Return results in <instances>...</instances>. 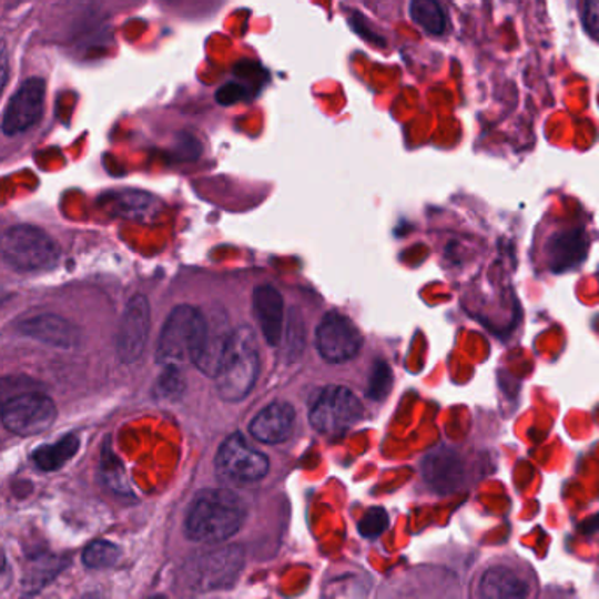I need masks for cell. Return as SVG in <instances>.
<instances>
[{"label": "cell", "mask_w": 599, "mask_h": 599, "mask_svg": "<svg viewBox=\"0 0 599 599\" xmlns=\"http://www.w3.org/2000/svg\"><path fill=\"white\" fill-rule=\"evenodd\" d=\"M44 93H47V87H44V81L39 80V78L27 80L18 89V92L8 102L4 116H2L4 134H22V132L34 128L35 123L43 116Z\"/></svg>", "instance_id": "30bf717a"}, {"label": "cell", "mask_w": 599, "mask_h": 599, "mask_svg": "<svg viewBox=\"0 0 599 599\" xmlns=\"http://www.w3.org/2000/svg\"><path fill=\"white\" fill-rule=\"evenodd\" d=\"M390 385H393V373H390V367L385 363H376L373 366L372 378H369V388H367V396L373 397V399H384L387 396L388 390H390Z\"/></svg>", "instance_id": "7402d4cb"}, {"label": "cell", "mask_w": 599, "mask_h": 599, "mask_svg": "<svg viewBox=\"0 0 599 599\" xmlns=\"http://www.w3.org/2000/svg\"><path fill=\"white\" fill-rule=\"evenodd\" d=\"M589 237L582 229H573L556 234L547 245V261L554 273H566L582 264L587 257Z\"/></svg>", "instance_id": "9a60e30c"}, {"label": "cell", "mask_w": 599, "mask_h": 599, "mask_svg": "<svg viewBox=\"0 0 599 599\" xmlns=\"http://www.w3.org/2000/svg\"><path fill=\"white\" fill-rule=\"evenodd\" d=\"M204 312L182 304L176 306L165 318L161 338L156 345V361L167 369H177L185 363H192L203 338Z\"/></svg>", "instance_id": "3957f363"}, {"label": "cell", "mask_w": 599, "mask_h": 599, "mask_svg": "<svg viewBox=\"0 0 599 599\" xmlns=\"http://www.w3.org/2000/svg\"><path fill=\"white\" fill-rule=\"evenodd\" d=\"M78 448H80V438L77 435H68L64 438L59 439L57 444L44 445L39 447L38 450L32 454V463L35 468L41 471H57L62 468L65 463L77 456Z\"/></svg>", "instance_id": "d6986e66"}, {"label": "cell", "mask_w": 599, "mask_h": 599, "mask_svg": "<svg viewBox=\"0 0 599 599\" xmlns=\"http://www.w3.org/2000/svg\"><path fill=\"white\" fill-rule=\"evenodd\" d=\"M152 599H165L164 596H153Z\"/></svg>", "instance_id": "83f0119b"}, {"label": "cell", "mask_w": 599, "mask_h": 599, "mask_svg": "<svg viewBox=\"0 0 599 599\" xmlns=\"http://www.w3.org/2000/svg\"><path fill=\"white\" fill-rule=\"evenodd\" d=\"M528 583L508 568H490L480 580V599H526Z\"/></svg>", "instance_id": "e0dca14e"}, {"label": "cell", "mask_w": 599, "mask_h": 599, "mask_svg": "<svg viewBox=\"0 0 599 599\" xmlns=\"http://www.w3.org/2000/svg\"><path fill=\"white\" fill-rule=\"evenodd\" d=\"M387 526L388 517L385 510L375 508V510H369L364 515L363 520L359 522V531L366 538H376V536H380L385 531Z\"/></svg>", "instance_id": "603a6c76"}, {"label": "cell", "mask_w": 599, "mask_h": 599, "mask_svg": "<svg viewBox=\"0 0 599 599\" xmlns=\"http://www.w3.org/2000/svg\"><path fill=\"white\" fill-rule=\"evenodd\" d=\"M57 406L50 396L35 388L0 405V420L18 436L41 435L55 423Z\"/></svg>", "instance_id": "5b68a950"}, {"label": "cell", "mask_w": 599, "mask_h": 599, "mask_svg": "<svg viewBox=\"0 0 599 599\" xmlns=\"http://www.w3.org/2000/svg\"><path fill=\"white\" fill-rule=\"evenodd\" d=\"M23 334L48 345L60 346V348H71L77 342V327L64 318L55 315H38L23 322Z\"/></svg>", "instance_id": "2e32d148"}, {"label": "cell", "mask_w": 599, "mask_h": 599, "mask_svg": "<svg viewBox=\"0 0 599 599\" xmlns=\"http://www.w3.org/2000/svg\"><path fill=\"white\" fill-rule=\"evenodd\" d=\"M409 14L414 18V22L429 34L441 35L447 30L445 11L435 0H415L409 6Z\"/></svg>", "instance_id": "ffe728a7"}, {"label": "cell", "mask_w": 599, "mask_h": 599, "mask_svg": "<svg viewBox=\"0 0 599 599\" xmlns=\"http://www.w3.org/2000/svg\"><path fill=\"white\" fill-rule=\"evenodd\" d=\"M241 552L236 547L204 554L192 568L194 583L201 589H219L233 582L240 573Z\"/></svg>", "instance_id": "7c38bea8"}, {"label": "cell", "mask_w": 599, "mask_h": 599, "mask_svg": "<svg viewBox=\"0 0 599 599\" xmlns=\"http://www.w3.org/2000/svg\"><path fill=\"white\" fill-rule=\"evenodd\" d=\"M363 405L351 388L329 385L322 388L309 409V423L324 435H342L359 423Z\"/></svg>", "instance_id": "8992f818"}, {"label": "cell", "mask_w": 599, "mask_h": 599, "mask_svg": "<svg viewBox=\"0 0 599 599\" xmlns=\"http://www.w3.org/2000/svg\"><path fill=\"white\" fill-rule=\"evenodd\" d=\"M150 304L144 296H135L128 304L116 333V352L123 363H134L143 355L149 342Z\"/></svg>", "instance_id": "8fae6325"}, {"label": "cell", "mask_w": 599, "mask_h": 599, "mask_svg": "<svg viewBox=\"0 0 599 599\" xmlns=\"http://www.w3.org/2000/svg\"><path fill=\"white\" fill-rule=\"evenodd\" d=\"M122 559V550L119 545L106 540H98L90 544L83 552V562L93 570H104L111 566L119 565Z\"/></svg>", "instance_id": "44dd1931"}, {"label": "cell", "mask_w": 599, "mask_h": 599, "mask_svg": "<svg viewBox=\"0 0 599 599\" xmlns=\"http://www.w3.org/2000/svg\"><path fill=\"white\" fill-rule=\"evenodd\" d=\"M460 471L463 469H460L459 459L447 448L427 457L426 478L430 486L441 490L451 489L459 484Z\"/></svg>", "instance_id": "ac0fdd59"}, {"label": "cell", "mask_w": 599, "mask_h": 599, "mask_svg": "<svg viewBox=\"0 0 599 599\" xmlns=\"http://www.w3.org/2000/svg\"><path fill=\"white\" fill-rule=\"evenodd\" d=\"M0 258L22 273L50 270L59 261V248L43 229L14 225L0 236Z\"/></svg>", "instance_id": "277c9868"}, {"label": "cell", "mask_w": 599, "mask_h": 599, "mask_svg": "<svg viewBox=\"0 0 599 599\" xmlns=\"http://www.w3.org/2000/svg\"><path fill=\"white\" fill-rule=\"evenodd\" d=\"M598 2H586V4H583V27H586L587 32H589V35H591L592 39H598Z\"/></svg>", "instance_id": "d4e9b609"}, {"label": "cell", "mask_w": 599, "mask_h": 599, "mask_svg": "<svg viewBox=\"0 0 599 599\" xmlns=\"http://www.w3.org/2000/svg\"><path fill=\"white\" fill-rule=\"evenodd\" d=\"M254 315L267 345L276 346L282 339L285 304L282 294L271 285H261L254 291Z\"/></svg>", "instance_id": "5bb4252c"}, {"label": "cell", "mask_w": 599, "mask_h": 599, "mask_svg": "<svg viewBox=\"0 0 599 599\" xmlns=\"http://www.w3.org/2000/svg\"><path fill=\"white\" fill-rule=\"evenodd\" d=\"M233 333L234 329L229 324L224 309H213L207 315L204 313L203 338H201L194 361H192L199 372L212 376V378L219 375L220 367L224 364L225 355H227L231 339H233Z\"/></svg>", "instance_id": "9c48e42d"}, {"label": "cell", "mask_w": 599, "mask_h": 599, "mask_svg": "<svg viewBox=\"0 0 599 599\" xmlns=\"http://www.w3.org/2000/svg\"><path fill=\"white\" fill-rule=\"evenodd\" d=\"M245 502L227 489L203 490L195 496L185 520V532L191 540H229L245 522Z\"/></svg>", "instance_id": "6da1fadb"}, {"label": "cell", "mask_w": 599, "mask_h": 599, "mask_svg": "<svg viewBox=\"0 0 599 599\" xmlns=\"http://www.w3.org/2000/svg\"><path fill=\"white\" fill-rule=\"evenodd\" d=\"M9 74V57L8 48H6L4 41H0V93L4 90L6 81H8Z\"/></svg>", "instance_id": "484cf974"}, {"label": "cell", "mask_w": 599, "mask_h": 599, "mask_svg": "<svg viewBox=\"0 0 599 599\" xmlns=\"http://www.w3.org/2000/svg\"><path fill=\"white\" fill-rule=\"evenodd\" d=\"M315 345L325 363H348L359 354L363 334L351 318L342 313L331 312L318 324Z\"/></svg>", "instance_id": "ba28073f"}, {"label": "cell", "mask_w": 599, "mask_h": 599, "mask_svg": "<svg viewBox=\"0 0 599 599\" xmlns=\"http://www.w3.org/2000/svg\"><path fill=\"white\" fill-rule=\"evenodd\" d=\"M296 412L288 403L276 402L258 412L257 417L250 424V435L262 444H283L294 429Z\"/></svg>", "instance_id": "4fadbf2b"}, {"label": "cell", "mask_w": 599, "mask_h": 599, "mask_svg": "<svg viewBox=\"0 0 599 599\" xmlns=\"http://www.w3.org/2000/svg\"><path fill=\"white\" fill-rule=\"evenodd\" d=\"M6 566V557L4 554H2V550H0V571L4 570Z\"/></svg>", "instance_id": "4316f807"}, {"label": "cell", "mask_w": 599, "mask_h": 599, "mask_svg": "<svg viewBox=\"0 0 599 599\" xmlns=\"http://www.w3.org/2000/svg\"><path fill=\"white\" fill-rule=\"evenodd\" d=\"M220 477L233 484H254L270 471V460L241 435L229 436L216 456Z\"/></svg>", "instance_id": "52a82bcc"}, {"label": "cell", "mask_w": 599, "mask_h": 599, "mask_svg": "<svg viewBox=\"0 0 599 599\" xmlns=\"http://www.w3.org/2000/svg\"><path fill=\"white\" fill-rule=\"evenodd\" d=\"M288 352L301 354L303 351L306 329H304L303 318L297 309H292L291 322H288Z\"/></svg>", "instance_id": "cb8c5ba5"}, {"label": "cell", "mask_w": 599, "mask_h": 599, "mask_svg": "<svg viewBox=\"0 0 599 599\" xmlns=\"http://www.w3.org/2000/svg\"><path fill=\"white\" fill-rule=\"evenodd\" d=\"M261 359L255 331L250 325L234 329L224 364L215 376L216 390L224 402L237 403L245 399L257 382Z\"/></svg>", "instance_id": "7a4b0ae2"}]
</instances>
